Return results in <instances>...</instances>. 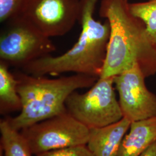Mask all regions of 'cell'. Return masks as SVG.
Segmentation results:
<instances>
[{
  "instance_id": "3",
  "label": "cell",
  "mask_w": 156,
  "mask_h": 156,
  "mask_svg": "<svg viewBox=\"0 0 156 156\" xmlns=\"http://www.w3.org/2000/svg\"><path fill=\"white\" fill-rule=\"evenodd\" d=\"M13 73L22 109L16 116L6 118L12 127L19 131L67 112L66 102L69 95L78 90L90 88L99 78L75 73L51 79L28 74L19 69Z\"/></svg>"
},
{
  "instance_id": "8",
  "label": "cell",
  "mask_w": 156,
  "mask_h": 156,
  "mask_svg": "<svg viewBox=\"0 0 156 156\" xmlns=\"http://www.w3.org/2000/svg\"><path fill=\"white\" fill-rule=\"evenodd\" d=\"M145 78L138 66L114 76L123 117L131 122L156 116V95L147 88Z\"/></svg>"
},
{
  "instance_id": "7",
  "label": "cell",
  "mask_w": 156,
  "mask_h": 156,
  "mask_svg": "<svg viewBox=\"0 0 156 156\" xmlns=\"http://www.w3.org/2000/svg\"><path fill=\"white\" fill-rule=\"evenodd\" d=\"M80 15V0H29L21 16L50 38L68 33Z\"/></svg>"
},
{
  "instance_id": "9",
  "label": "cell",
  "mask_w": 156,
  "mask_h": 156,
  "mask_svg": "<svg viewBox=\"0 0 156 156\" xmlns=\"http://www.w3.org/2000/svg\"><path fill=\"white\" fill-rule=\"evenodd\" d=\"M131 122L123 117L116 123L90 128L87 147L94 156H118L122 140Z\"/></svg>"
},
{
  "instance_id": "11",
  "label": "cell",
  "mask_w": 156,
  "mask_h": 156,
  "mask_svg": "<svg viewBox=\"0 0 156 156\" xmlns=\"http://www.w3.org/2000/svg\"><path fill=\"white\" fill-rule=\"evenodd\" d=\"M9 66L0 61V113L7 115L22 109V101L17 91V81Z\"/></svg>"
},
{
  "instance_id": "14",
  "label": "cell",
  "mask_w": 156,
  "mask_h": 156,
  "mask_svg": "<svg viewBox=\"0 0 156 156\" xmlns=\"http://www.w3.org/2000/svg\"><path fill=\"white\" fill-rule=\"evenodd\" d=\"M29 0H0V22H7L22 15Z\"/></svg>"
},
{
  "instance_id": "16",
  "label": "cell",
  "mask_w": 156,
  "mask_h": 156,
  "mask_svg": "<svg viewBox=\"0 0 156 156\" xmlns=\"http://www.w3.org/2000/svg\"><path fill=\"white\" fill-rule=\"evenodd\" d=\"M140 156H156V142L150 146Z\"/></svg>"
},
{
  "instance_id": "12",
  "label": "cell",
  "mask_w": 156,
  "mask_h": 156,
  "mask_svg": "<svg viewBox=\"0 0 156 156\" xmlns=\"http://www.w3.org/2000/svg\"><path fill=\"white\" fill-rule=\"evenodd\" d=\"M1 151L2 156H32L27 140L19 131L12 128L6 118L1 120Z\"/></svg>"
},
{
  "instance_id": "13",
  "label": "cell",
  "mask_w": 156,
  "mask_h": 156,
  "mask_svg": "<svg viewBox=\"0 0 156 156\" xmlns=\"http://www.w3.org/2000/svg\"><path fill=\"white\" fill-rule=\"evenodd\" d=\"M132 14L145 24L151 41L156 46V0L129 4Z\"/></svg>"
},
{
  "instance_id": "4",
  "label": "cell",
  "mask_w": 156,
  "mask_h": 156,
  "mask_svg": "<svg viewBox=\"0 0 156 156\" xmlns=\"http://www.w3.org/2000/svg\"><path fill=\"white\" fill-rule=\"evenodd\" d=\"M113 77H100L84 93L75 91L68 97L67 111L88 128H100L123 118Z\"/></svg>"
},
{
  "instance_id": "6",
  "label": "cell",
  "mask_w": 156,
  "mask_h": 156,
  "mask_svg": "<svg viewBox=\"0 0 156 156\" xmlns=\"http://www.w3.org/2000/svg\"><path fill=\"white\" fill-rule=\"evenodd\" d=\"M20 132L36 156L49 151L87 145L90 128L66 112Z\"/></svg>"
},
{
  "instance_id": "10",
  "label": "cell",
  "mask_w": 156,
  "mask_h": 156,
  "mask_svg": "<svg viewBox=\"0 0 156 156\" xmlns=\"http://www.w3.org/2000/svg\"><path fill=\"white\" fill-rule=\"evenodd\" d=\"M156 142V116L131 122L118 156H140Z\"/></svg>"
},
{
  "instance_id": "1",
  "label": "cell",
  "mask_w": 156,
  "mask_h": 156,
  "mask_svg": "<svg viewBox=\"0 0 156 156\" xmlns=\"http://www.w3.org/2000/svg\"><path fill=\"white\" fill-rule=\"evenodd\" d=\"M128 0H102L99 15L110 28L106 58L100 77H113L138 66L146 78L156 73V46L145 24L129 10Z\"/></svg>"
},
{
  "instance_id": "5",
  "label": "cell",
  "mask_w": 156,
  "mask_h": 156,
  "mask_svg": "<svg viewBox=\"0 0 156 156\" xmlns=\"http://www.w3.org/2000/svg\"><path fill=\"white\" fill-rule=\"evenodd\" d=\"M0 35V61L18 69L56 50L50 38L23 17L6 22Z\"/></svg>"
},
{
  "instance_id": "2",
  "label": "cell",
  "mask_w": 156,
  "mask_h": 156,
  "mask_svg": "<svg viewBox=\"0 0 156 156\" xmlns=\"http://www.w3.org/2000/svg\"><path fill=\"white\" fill-rule=\"evenodd\" d=\"M80 1L81 31L73 47L61 55L43 57L19 69L34 76L73 73L100 78L106 58L109 25L107 21L102 23L95 19L98 0Z\"/></svg>"
},
{
  "instance_id": "15",
  "label": "cell",
  "mask_w": 156,
  "mask_h": 156,
  "mask_svg": "<svg viewBox=\"0 0 156 156\" xmlns=\"http://www.w3.org/2000/svg\"><path fill=\"white\" fill-rule=\"evenodd\" d=\"M36 156H94L86 145L49 151Z\"/></svg>"
}]
</instances>
